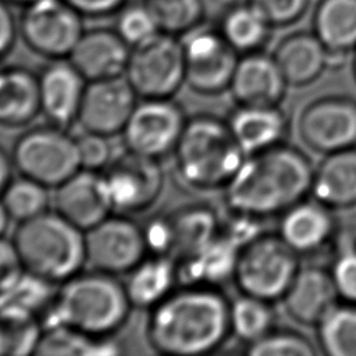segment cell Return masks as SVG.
<instances>
[{
    "label": "cell",
    "instance_id": "obj_11",
    "mask_svg": "<svg viewBox=\"0 0 356 356\" xmlns=\"http://www.w3.org/2000/svg\"><path fill=\"white\" fill-rule=\"evenodd\" d=\"M184 107L174 99H139L121 136L127 150L161 160L171 156L186 124Z\"/></svg>",
    "mask_w": 356,
    "mask_h": 356
},
{
    "label": "cell",
    "instance_id": "obj_14",
    "mask_svg": "<svg viewBox=\"0 0 356 356\" xmlns=\"http://www.w3.org/2000/svg\"><path fill=\"white\" fill-rule=\"evenodd\" d=\"M298 131L312 150L327 154L356 146V100L328 95L310 102L300 111Z\"/></svg>",
    "mask_w": 356,
    "mask_h": 356
},
{
    "label": "cell",
    "instance_id": "obj_33",
    "mask_svg": "<svg viewBox=\"0 0 356 356\" xmlns=\"http://www.w3.org/2000/svg\"><path fill=\"white\" fill-rule=\"evenodd\" d=\"M231 335L249 345L275 328L277 314L273 302L241 293L229 305Z\"/></svg>",
    "mask_w": 356,
    "mask_h": 356
},
{
    "label": "cell",
    "instance_id": "obj_10",
    "mask_svg": "<svg viewBox=\"0 0 356 356\" xmlns=\"http://www.w3.org/2000/svg\"><path fill=\"white\" fill-rule=\"evenodd\" d=\"M185 60V85L195 93L216 96L229 89L239 53L218 28L200 25L181 38Z\"/></svg>",
    "mask_w": 356,
    "mask_h": 356
},
{
    "label": "cell",
    "instance_id": "obj_46",
    "mask_svg": "<svg viewBox=\"0 0 356 356\" xmlns=\"http://www.w3.org/2000/svg\"><path fill=\"white\" fill-rule=\"evenodd\" d=\"M4 1H7V3L11 4V6L24 7V6H26V4H29V3H32V1H35V0H4Z\"/></svg>",
    "mask_w": 356,
    "mask_h": 356
},
{
    "label": "cell",
    "instance_id": "obj_37",
    "mask_svg": "<svg viewBox=\"0 0 356 356\" xmlns=\"http://www.w3.org/2000/svg\"><path fill=\"white\" fill-rule=\"evenodd\" d=\"M114 29L132 47L160 33L157 21L143 0L127 3L117 14Z\"/></svg>",
    "mask_w": 356,
    "mask_h": 356
},
{
    "label": "cell",
    "instance_id": "obj_8",
    "mask_svg": "<svg viewBox=\"0 0 356 356\" xmlns=\"http://www.w3.org/2000/svg\"><path fill=\"white\" fill-rule=\"evenodd\" d=\"M124 76L139 99L174 97L185 85L181 38L160 32L132 47Z\"/></svg>",
    "mask_w": 356,
    "mask_h": 356
},
{
    "label": "cell",
    "instance_id": "obj_45",
    "mask_svg": "<svg viewBox=\"0 0 356 356\" xmlns=\"http://www.w3.org/2000/svg\"><path fill=\"white\" fill-rule=\"evenodd\" d=\"M10 222H11V218H10L8 213L6 211V209H4V206L0 200V239H3L4 234L7 232Z\"/></svg>",
    "mask_w": 356,
    "mask_h": 356
},
{
    "label": "cell",
    "instance_id": "obj_21",
    "mask_svg": "<svg viewBox=\"0 0 356 356\" xmlns=\"http://www.w3.org/2000/svg\"><path fill=\"white\" fill-rule=\"evenodd\" d=\"M339 302L330 268L317 264L300 266L282 298L288 316L299 324L316 327L324 314Z\"/></svg>",
    "mask_w": 356,
    "mask_h": 356
},
{
    "label": "cell",
    "instance_id": "obj_47",
    "mask_svg": "<svg viewBox=\"0 0 356 356\" xmlns=\"http://www.w3.org/2000/svg\"><path fill=\"white\" fill-rule=\"evenodd\" d=\"M352 70H353V75L356 79V49H355V56H353V63H352Z\"/></svg>",
    "mask_w": 356,
    "mask_h": 356
},
{
    "label": "cell",
    "instance_id": "obj_31",
    "mask_svg": "<svg viewBox=\"0 0 356 356\" xmlns=\"http://www.w3.org/2000/svg\"><path fill=\"white\" fill-rule=\"evenodd\" d=\"M121 345L114 337H90L61 325L42 331L33 355L44 356H104L118 355Z\"/></svg>",
    "mask_w": 356,
    "mask_h": 356
},
{
    "label": "cell",
    "instance_id": "obj_7",
    "mask_svg": "<svg viewBox=\"0 0 356 356\" xmlns=\"http://www.w3.org/2000/svg\"><path fill=\"white\" fill-rule=\"evenodd\" d=\"M11 157L15 171L50 189L81 170L76 136L50 122L26 128L14 140Z\"/></svg>",
    "mask_w": 356,
    "mask_h": 356
},
{
    "label": "cell",
    "instance_id": "obj_40",
    "mask_svg": "<svg viewBox=\"0 0 356 356\" xmlns=\"http://www.w3.org/2000/svg\"><path fill=\"white\" fill-rule=\"evenodd\" d=\"M142 231L149 254L172 257L174 234L170 214L152 216L142 224Z\"/></svg>",
    "mask_w": 356,
    "mask_h": 356
},
{
    "label": "cell",
    "instance_id": "obj_35",
    "mask_svg": "<svg viewBox=\"0 0 356 356\" xmlns=\"http://www.w3.org/2000/svg\"><path fill=\"white\" fill-rule=\"evenodd\" d=\"M153 13L160 32L182 38L203 25L204 0H143Z\"/></svg>",
    "mask_w": 356,
    "mask_h": 356
},
{
    "label": "cell",
    "instance_id": "obj_2",
    "mask_svg": "<svg viewBox=\"0 0 356 356\" xmlns=\"http://www.w3.org/2000/svg\"><path fill=\"white\" fill-rule=\"evenodd\" d=\"M314 165L298 147L285 143L246 154L222 189L228 211L259 218L281 216L312 193Z\"/></svg>",
    "mask_w": 356,
    "mask_h": 356
},
{
    "label": "cell",
    "instance_id": "obj_39",
    "mask_svg": "<svg viewBox=\"0 0 356 356\" xmlns=\"http://www.w3.org/2000/svg\"><path fill=\"white\" fill-rule=\"evenodd\" d=\"M76 145L82 170L103 171L114 157L108 136L82 131L76 136Z\"/></svg>",
    "mask_w": 356,
    "mask_h": 356
},
{
    "label": "cell",
    "instance_id": "obj_18",
    "mask_svg": "<svg viewBox=\"0 0 356 356\" xmlns=\"http://www.w3.org/2000/svg\"><path fill=\"white\" fill-rule=\"evenodd\" d=\"M40 114L46 122L71 128L76 120L88 81L70 58L49 60L38 72Z\"/></svg>",
    "mask_w": 356,
    "mask_h": 356
},
{
    "label": "cell",
    "instance_id": "obj_16",
    "mask_svg": "<svg viewBox=\"0 0 356 356\" xmlns=\"http://www.w3.org/2000/svg\"><path fill=\"white\" fill-rule=\"evenodd\" d=\"M277 234L302 257L328 248L339 234L334 209L309 196L280 216Z\"/></svg>",
    "mask_w": 356,
    "mask_h": 356
},
{
    "label": "cell",
    "instance_id": "obj_5",
    "mask_svg": "<svg viewBox=\"0 0 356 356\" xmlns=\"http://www.w3.org/2000/svg\"><path fill=\"white\" fill-rule=\"evenodd\" d=\"M13 249L25 273L60 285L86 267L85 231L54 209L18 222Z\"/></svg>",
    "mask_w": 356,
    "mask_h": 356
},
{
    "label": "cell",
    "instance_id": "obj_17",
    "mask_svg": "<svg viewBox=\"0 0 356 356\" xmlns=\"http://www.w3.org/2000/svg\"><path fill=\"white\" fill-rule=\"evenodd\" d=\"M53 191L54 210L82 231L114 213L102 171L81 168Z\"/></svg>",
    "mask_w": 356,
    "mask_h": 356
},
{
    "label": "cell",
    "instance_id": "obj_27",
    "mask_svg": "<svg viewBox=\"0 0 356 356\" xmlns=\"http://www.w3.org/2000/svg\"><path fill=\"white\" fill-rule=\"evenodd\" d=\"M170 218L174 234L172 257L177 261L196 254L221 232L218 213L206 203L185 204L170 213Z\"/></svg>",
    "mask_w": 356,
    "mask_h": 356
},
{
    "label": "cell",
    "instance_id": "obj_12",
    "mask_svg": "<svg viewBox=\"0 0 356 356\" xmlns=\"http://www.w3.org/2000/svg\"><path fill=\"white\" fill-rule=\"evenodd\" d=\"M85 248L86 267L117 277L127 275L149 254L142 224L121 213H111L85 231Z\"/></svg>",
    "mask_w": 356,
    "mask_h": 356
},
{
    "label": "cell",
    "instance_id": "obj_24",
    "mask_svg": "<svg viewBox=\"0 0 356 356\" xmlns=\"http://www.w3.org/2000/svg\"><path fill=\"white\" fill-rule=\"evenodd\" d=\"M289 86H306L330 67V53L314 32L284 38L273 53Z\"/></svg>",
    "mask_w": 356,
    "mask_h": 356
},
{
    "label": "cell",
    "instance_id": "obj_4",
    "mask_svg": "<svg viewBox=\"0 0 356 356\" xmlns=\"http://www.w3.org/2000/svg\"><path fill=\"white\" fill-rule=\"evenodd\" d=\"M178 185L196 193L222 191L246 153L235 139L227 118L210 113L188 117L171 154Z\"/></svg>",
    "mask_w": 356,
    "mask_h": 356
},
{
    "label": "cell",
    "instance_id": "obj_34",
    "mask_svg": "<svg viewBox=\"0 0 356 356\" xmlns=\"http://www.w3.org/2000/svg\"><path fill=\"white\" fill-rule=\"evenodd\" d=\"M0 200L11 221L18 224L50 210L53 197L50 196V188L32 178L18 174L14 175L7 188L3 191Z\"/></svg>",
    "mask_w": 356,
    "mask_h": 356
},
{
    "label": "cell",
    "instance_id": "obj_3",
    "mask_svg": "<svg viewBox=\"0 0 356 356\" xmlns=\"http://www.w3.org/2000/svg\"><path fill=\"white\" fill-rule=\"evenodd\" d=\"M132 310L124 281L89 268L58 285L40 312L39 325L42 331L65 325L90 337H114Z\"/></svg>",
    "mask_w": 356,
    "mask_h": 356
},
{
    "label": "cell",
    "instance_id": "obj_44",
    "mask_svg": "<svg viewBox=\"0 0 356 356\" xmlns=\"http://www.w3.org/2000/svg\"><path fill=\"white\" fill-rule=\"evenodd\" d=\"M14 172L15 167L11 152H7L3 146H0V196L10 184V181L14 178Z\"/></svg>",
    "mask_w": 356,
    "mask_h": 356
},
{
    "label": "cell",
    "instance_id": "obj_15",
    "mask_svg": "<svg viewBox=\"0 0 356 356\" xmlns=\"http://www.w3.org/2000/svg\"><path fill=\"white\" fill-rule=\"evenodd\" d=\"M139 96L125 76L88 81L76 124L82 131L114 136L122 132Z\"/></svg>",
    "mask_w": 356,
    "mask_h": 356
},
{
    "label": "cell",
    "instance_id": "obj_1",
    "mask_svg": "<svg viewBox=\"0 0 356 356\" xmlns=\"http://www.w3.org/2000/svg\"><path fill=\"white\" fill-rule=\"evenodd\" d=\"M229 305L221 286L179 284L147 310L146 342L165 356L214 353L231 337Z\"/></svg>",
    "mask_w": 356,
    "mask_h": 356
},
{
    "label": "cell",
    "instance_id": "obj_36",
    "mask_svg": "<svg viewBox=\"0 0 356 356\" xmlns=\"http://www.w3.org/2000/svg\"><path fill=\"white\" fill-rule=\"evenodd\" d=\"M245 353L250 356H314L316 345L303 334L274 328L263 338L246 345Z\"/></svg>",
    "mask_w": 356,
    "mask_h": 356
},
{
    "label": "cell",
    "instance_id": "obj_29",
    "mask_svg": "<svg viewBox=\"0 0 356 356\" xmlns=\"http://www.w3.org/2000/svg\"><path fill=\"white\" fill-rule=\"evenodd\" d=\"M313 32L330 54L355 51L356 0H321L316 7Z\"/></svg>",
    "mask_w": 356,
    "mask_h": 356
},
{
    "label": "cell",
    "instance_id": "obj_43",
    "mask_svg": "<svg viewBox=\"0 0 356 356\" xmlns=\"http://www.w3.org/2000/svg\"><path fill=\"white\" fill-rule=\"evenodd\" d=\"M83 17L100 18L115 15L128 0H65Z\"/></svg>",
    "mask_w": 356,
    "mask_h": 356
},
{
    "label": "cell",
    "instance_id": "obj_28",
    "mask_svg": "<svg viewBox=\"0 0 356 356\" xmlns=\"http://www.w3.org/2000/svg\"><path fill=\"white\" fill-rule=\"evenodd\" d=\"M241 248L227 235H220L196 254L177 261L179 284H204L221 286L234 280Z\"/></svg>",
    "mask_w": 356,
    "mask_h": 356
},
{
    "label": "cell",
    "instance_id": "obj_42",
    "mask_svg": "<svg viewBox=\"0 0 356 356\" xmlns=\"http://www.w3.org/2000/svg\"><path fill=\"white\" fill-rule=\"evenodd\" d=\"M18 36V19H15L11 4L0 0V60L14 49Z\"/></svg>",
    "mask_w": 356,
    "mask_h": 356
},
{
    "label": "cell",
    "instance_id": "obj_19",
    "mask_svg": "<svg viewBox=\"0 0 356 356\" xmlns=\"http://www.w3.org/2000/svg\"><path fill=\"white\" fill-rule=\"evenodd\" d=\"M288 82L273 54L261 50L241 54L235 67L229 92L236 104H281Z\"/></svg>",
    "mask_w": 356,
    "mask_h": 356
},
{
    "label": "cell",
    "instance_id": "obj_6",
    "mask_svg": "<svg viewBox=\"0 0 356 356\" xmlns=\"http://www.w3.org/2000/svg\"><path fill=\"white\" fill-rule=\"evenodd\" d=\"M299 268L300 256L277 232H263L239 250L232 281L241 293L274 303L282 300Z\"/></svg>",
    "mask_w": 356,
    "mask_h": 356
},
{
    "label": "cell",
    "instance_id": "obj_9",
    "mask_svg": "<svg viewBox=\"0 0 356 356\" xmlns=\"http://www.w3.org/2000/svg\"><path fill=\"white\" fill-rule=\"evenodd\" d=\"M83 18L65 0H35L22 7L19 38L40 57L68 58L85 31Z\"/></svg>",
    "mask_w": 356,
    "mask_h": 356
},
{
    "label": "cell",
    "instance_id": "obj_22",
    "mask_svg": "<svg viewBox=\"0 0 356 356\" xmlns=\"http://www.w3.org/2000/svg\"><path fill=\"white\" fill-rule=\"evenodd\" d=\"M227 122L246 154L285 143L289 118L280 104H236Z\"/></svg>",
    "mask_w": 356,
    "mask_h": 356
},
{
    "label": "cell",
    "instance_id": "obj_48",
    "mask_svg": "<svg viewBox=\"0 0 356 356\" xmlns=\"http://www.w3.org/2000/svg\"><path fill=\"white\" fill-rule=\"evenodd\" d=\"M0 355H1V349H0Z\"/></svg>",
    "mask_w": 356,
    "mask_h": 356
},
{
    "label": "cell",
    "instance_id": "obj_25",
    "mask_svg": "<svg viewBox=\"0 0 356 356\" xmlns=\"http://www.w3.org/2000/svg\"><path fill=\"white\" fill-rule=\"evenodd\" d=\"M134 309L150 310L179 285L178 263L170 256H145L124 280Z\"/></svg>",
    "mask_w": 356,
    "mask_h": 356
},
{
    "label": "cell",
    "instance_id": "obj_20",
    "mask_svg": "<svg viewBox=\"0 0 356 356\" xmlns=\"http://www.w3.org/2000/svg\"><path fill=\"white\" fill-rule=\"evenodd\" d=\"M131 46L114 28L85 29L68 56L86 81L124 76Z\"/></svg>",
    "mask_w": 356,
    "mask_h": 356
},
{
    "label": "cell",
    "instance_id": "obj_23",
    "mask_svg": "<svg viewBox=\"0 0 356 356\" xmlns=\"http://www.w3.org/2000/svg\"><path fill=\"white\" fill-rule=\"evenodd\" d=\"M39 114L38 74L22 65H0V125L22 128Z\"/></svg>",
    "mask_w": 356,
    "mask_h": 356
},
{
    "label": "cell",
    "instance_id": "obj_32",
    "mask_svg": "<svg viewBox=\"0 0 356 356\" xmlns=\"http://www.w3.org/2000/svg\"><path fill=\"white\" fill-rule=\"evenodd\" d=\"M317 345L328 356H356V303L337 302L316 325Z\"/></svg>",
    "mask_w": 356,
    "mask_h": 356
},
{
    "label": "cell",
    "instance_id": "obj_30",
    "mask_svg": "<svg viewBox=\"0 0 356 356\" xmlns=\"http://www.w3.org/2000/svg\"><path fill=\"white\" fill-rule=\"evenodd\" d=\"M271 26L266 15L250 1H246L222 14L218 31L239 54H246L261 50L270 36Z\"/></svg>",
    "mask_w": 356,
    "mask_h": 356
},
{
    "label": "cell",
    "instance_id": "obj_38",
    "mask_svg": "<svg viewBox=\"0 0 356 356\" xmlns=\"http://www.w3.org/2000/svg\"><path fill=\"white\" fill-rule=\"evenodd\" d=\"M339 300L356 303V248L341 246L330 267Z\"/></svg>",
    "mask_w": 356,
    "mask_h": 356
},
{
    "label": "cell",
    "instance_id": "obj_13",
    "mask_svg": "<svg viewBox=\"0 0 356 356\" xmlns=\"http://www.w3.org/2000/svg\"><path fill=\"white\" fill-rule=\"evenodd\" d=\"M102 172L114 213L128 216L143 213L157 203L164 189V171L160 160L127 149L114 154Z\"/></svg>",
    "mask_w": 356,
    "mask_h": 356
},
{
    "label": "cell",
    "instance_id": "obj_26",
    "mask_svg": "<svg viewBox=\"0 0 356 356\" xmlns=\"http://www.w3.org/2000/svg\"><path fill=\"white\" fill-rule=\"evenodd\" d=\"M312 195L334 210L356 206V146L324 154L314 167Z\"/></svg>",
    "mask_w": 356,
    "mask_h": 356
},
{
    "label": "cell",
    "instance_id": "obj_41",
    "mask_svg": "<svg viewBox=\"0 0 356 356\" xmlns=\"http://www.w3.org/2000/svg\"><path fill=\"white\" fill-rule=\"evenodd\" d=\"M256 6L271 25H289L298 21L309 6V0H248Z\"/></svg>",
    "mask_w": 356,
    "mask_h": 356
}]
</instances>
